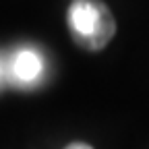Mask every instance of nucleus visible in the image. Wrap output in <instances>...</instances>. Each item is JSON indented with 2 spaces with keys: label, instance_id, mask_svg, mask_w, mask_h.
Segmentation results:
<instances>
[{
  "label": "nucleus",
  "instance_id": "nucleus-1",
  "mask_svg": "<svg viewBox=\"0 0 149 149\" xmlns=\"http://www.w3.org/2000/svg\"><path fill=\"white\" fill-rule=\"evenodd\" d=\"M66 23L74 44L91 52L106 48L116 33V21L102 0H72Z\"/></svg>",
  "mask_w": 149,
  "mask_h": 149
},
{
  "label": "nucleus",
  "instance_id": "nucleus-2",
  "mask_svg": "<svg viewBox=\"0 0 149 149\" xmlns=\"http://www.w3.org/2000/svg\"><path fill=\"white\" fill-rule=\"evenodd\" d=\"M44 74V60L33 48H21L13 56V77L23 83L33 85Z\"/></svg>",
  "mask_w": 149,
  "mask_h": 149
},
{
  "label": "nucleus",
  "instance_id": "nucleus-3",
  "mask_svg": "<svg viewBox=\"0 0 149 149\" xmlns=\"http://www.w3.org/2000/svg\"><path fill=\"white\" fill-rule=\"evenodd\" d=\"M64 149H93L91 145H87V143H81V141H77V143H70L68 147H64Z\"/></svg>",
  "mask_w": 149,
  "mask_h": 149
},
{
  "label": "nucleus",
  "instance_id": "nucleus-4",
  "mask_svg": "<svg viewBox=\"0 0 149 149\" xmlns=\"http://www.w3.org/2000/svg\"><path fill=\"white\" fill-rule=\"evenodd\" d=\"M0 77H2V66H0Z\"/></svg>",
  "mask_w": 149,
  "mask_h": 149
}]
</instances>
